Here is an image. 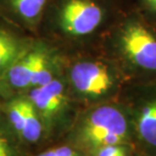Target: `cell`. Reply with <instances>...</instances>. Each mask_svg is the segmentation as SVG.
I'll list each match as a JSON object with an SVG mask.
<instances>
[{
  "label": "cell",
  "mask_w": 156,
  "mask_h": 156,
  "mask_svg": "<svg viewBox=\"0 0 156 156\" xmlns=\"http://www.w3.org/2000/svg\"><path fill=\"white\" fill-rule=\"evenodd\" d=\"M6 111L12 128L21 139L29 143L39 141L44 125L29 98L13 99L6 105Z\"/></svg>",
  "instance_id": "8"
},
{
  "label": "cell",
  "mask_w": 156,
  "mask_h": 156,
  "mask_svg": "<svg viewBox=\"0 0 156 156\" xmlns=\"http://www.w3.org/2000/svg\"><path fill=\"white\" fill-rule=\"evenodd\" d=\"M124 1H125V2H126V1H127V0H124ZM126 3H127V2H126Z\"/></svg>",
  "instance_id": "15"
},
{
  "label": "cell",
  "mask_w": 156,
  "mask_h": 156,
  "mask_svg": "<svg viewBox=\"0 0 156 156\" xmlns=\"http://www.w3.org/2000/svg\"><path fill=\"white\" fill-rule=\"evenodd\" d=\"M129 82L123 71L104 53L80 55L70 62L68 87L80 101L101 104L122 93Z\"/></svg>",
  "instance_id": "2"
},
{
  "label": "cell",
  "mask_w": 156,
  "mask_h": 156,
  "mask_svg": "<svg viewBox=\"0 0 156 156\" xmlns=\"http://www.w3.org/2000/svg\"><path fill=\"white\" fill-rule=\"evenodd\" d=\"M126 7L124 0H62L58 26L65 37L75 43L101 40Z\"/></svg>",
  "instance_id": "3"
},
{
  "label": "cell",
  "mask_w": 156,
  "mask_h": 156,
  "mask_svg": "<svg viewBox=\"0 0 156 156\" xmlns=\"http://www.w3.org/2000/svg\"><path fill=\"white\" fill-rule=\"evenodd\" d=\"M127 5L156 24V0H127Z\"/></svg>",
  "instance_id": "11"
},
{
  "label": "cell",
  "mask_w": 156,
  "mask_h": 156,
  "mask_svg": "<svg viewBox=\"0 0 156 156\" xmlns=\"http://www.w3.org/2000/svg\"><path fill=\"white\" fill-rule=\"evenodd\" d=\"M101 50L129 82L156 78V24L128 5L102 37Z\"/></svg>",
  "instance_id": "1"
},
{
  "label": "cell",
  "mask_w": 156,
  "mask_h": 156,
  "mask_svg": "<svg viewBox=\"0 0 156 156\" xmlns=\"http://www.w3.org/2000/svg\"><path fill=\"white\" fill-rule=\"evenodd\" d=\"M38 156H78V154L72 148L67 147V146H62V147L45 151Z\"/></svg>",
  "instance_id": "13"
},
{
  "label": "cell",
  "mask_w": 156,
  "mask_h": 156,
  "mask_svg": "<svg viewBox=\"0 0 156 156\" xmlns=\"http://www.w3.org/2000/svg\"><path fill=\"white\" fill-rule=\"evenodd\" d=\"M17 12L23 20L27 21H35L40 17L45 8L47 0H9Z\"/></svg>",
  "instance_id": "10"
},
{
  "label": "cell",
  "mask_w": 156,
  "mask_h": 156,
  "mask_svg": "<svg viewBox=\"0 0 156 156\" xmlns=\"http://www.w3.org/2000/svg\"><path fill=\"white\" fill-rule=\"evenodd\" d=\"M3 76L14 90L34 88L56 77V63L49 58L47 50L39 46L20 54Z\"/></svg>",
  "instance_id": "6"
},
{
  "label": "cell",
  "mask_w": 156,
  "mask_h": 156,
  "mask_svg": "<svg viewBox=\"0 0 156 156\" xmlns=\"http://www.w3.org/2000/svg\"><path fill=\"white\" fill-rule=\"evenodd\" d=\"M0 156H18L12 144L1 133H0Z\"/></svg>",
  "instance_id": "14"
},
{
  "label": "cell",
  "mask_w": 156,
  "mask_h": 156,
  "mask_svg": "<svg viewBox=\"0 0 156 156\" xmlns=\"http://www.w3.org/2000/svg\"><path fill=\"white\" fill-rule=\"evenodd\" d=\"M20 55L16 41L6 33L0 32V78Z\"/></svg>",
  "instance_id": "9"
},
{
  "label": "cell",
  "mask_w": 156,
  "mask_h": 156,
  "mask_svg": "<svg viewBox=\"0 0 156 156\" xmlns=\"http://www.w3.org/2000/svg\"><path fill=\"white\" fill-rule=\"evenodd\" d=\"M124 105L134 131L145 147L156 152V78L128 82L123 89Z\"/></svg>",
  "instance_id": "5"
},
{
  "label": "cell",
  "mask_w": 156,
  "mask_h": 156,
  "mask_svg": "<svg viewBox=\"0 0 156 156\" xmlns=\"http://www.w3.org/2000/svg\"><path fill=\"white\" fill-rule=\"evenodd\" d=\"M95 156H126L121 145H107L95 149Z\"/></svg>",
  "instance_id": "12"
},
{
  "label": "cell",
  "mask_w": 156,
  "mask_h": 156,
  "mask_svg": "<svg viewBox=\"0 0 156 156\" xmlns=\"http://www.w3.org/2000/svg\"><path fill=\"white\" fill-rule=\"evenodd\" d=\"M69 87L66 79L56 76L44 85L30 88L27 98L35 107L45 128H48L67 107Z\"/></svg>",
  "instance_id": "7"
},
{
  "label": "cell",
  "mask_w": 156,
  "mask_h": 156,
  "mask_svg": "<svg viewBox=\"0 0 156 156\" xmlns=\"http://www.w3.org/2000/svg\"><path fill=\"white\" fill-rule=\"evenodd\" d=\"M130 131L131 123L124 105L107 101L91 107L79 118L75 134L80 143L95 150L107 145H120Z\"/></svg>",
  "instance_id": "4"
}]
</instances>
